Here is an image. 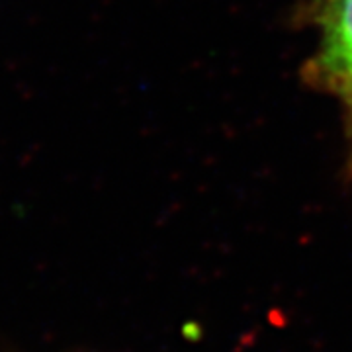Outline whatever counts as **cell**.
Wrapping results in <instances>:
<instances>
[{"label": "cell", "instance_id": "obj_1", "mask_svg": "<svg viewBox=\"0 0 352 352\" xmlns=\"http://www.w3.org/2000/svg\"><path fill=\"white\" fill-rule=\"evenodd\" d=\"M319 69L342 92L352 88V0H319Z\"/></svg>", "mask_w": 352, "mask_h": 352}, {"label": "cell", "instance_id": "obj_2", "mask_svg": "<svg viewBox=\"0 0 352 352\" xmlns=\"http://www.w3.org/2000/svg\"><path fill=\"white\" fill-rule=\"evenodd\" d=\"M344 96H346V98H349V102H351V104H352V90H351V92H346Z\"/></svg>", "mask_w": 352, "mask_h": 352}, {"label": "cell", "instance_id": "obj_3", "mask_svg": "<svg viewBox=\"0 0 352 352\" xmlns=\"http://www.w3.org/2000/svg\"><path fill=\"white\" fill-rule=\"evenodd\" d=\"M351 90H352V88H349V90H346V92H351ZM346 92H344V94H346Z\"/></svg>", "mask_w": 352, "mask_h": 352}]
</instances>
